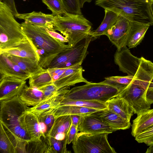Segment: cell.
<instances>
[{"label":"cell","mask_w":153,"mask_h":153,"mask_svg":"<svg viewBox=\"0 0 153 153\" xmlns=\"http://www.w3.org/2000/svg\"><path fill=\"white\" fill-rule=\"evenodd\" d=\"M153 78V66L144 62L140 63L131 82L122 88L116 97L125 99L138 115L150 109L147 102L146 91Z\"/></svg>","instance_id":"6da1fadb"},{"label":"cell","mask_w":153,"mask_h":153,"mask_svg":"<svg viewBox=\"0 0 153 153\" xmlns=\"http://www.w3.org/2000/svg\"><path fill=\"white\" fill-rule=\"evenodd\" d=\"M0 101V123L15 138L18 145L27 144L31 140L26 129L25 118L29 108L22 101L19 95Z\"/></svg>","instance_id":"7a4b0ae2"},{"label":"cell","mask_w":153,"mask_h":153,"mask_svg":"<svg viewBox=\"0 0 153 153\" xmlns=\"http://www.w3.org/2000/svg\"><path fill=\"white\" fill-rule=\"evenodd\" d=\"M150 0H97L96 5L111 10L130 21L153 25Z\"/></svg>","instance_id":"3957f363"},{"label":"cell","mask_w":153,"mask_h":153,"mask_svg":"<svg viewBox=\"0 0 153 153\" xmlns=\"http://www.w3.org/2000/svg\"><path fill=\"white\" fill-rule=\"evenodd\" d=\"M23 31L33 44L36 49L44 51L46 56L47 68L52 60L60 53L71 47L51 36L46 28L33 25L25 22L21 24Z\"/></svg>","instance_id":"277c9868"},{"label":"cell","mask_w":153,"mask_h":153,"mask_svg":"<svg viewBox=\"0 0 153 153\" xmlns=\"http://www.w3.org/2000/svg\"><path fill=\"white\" fill-rule=\"evenodd\" d=\"M121 88L104 81L98 83L89 82L68 89L62 100L97 101L105 103L116 97Z\"/></svg>","instance_id":"5b68a950"},{"label":"cell","mask_w":153,"mask_h":153,"mask_svg":"<svg viewBox=\"0 0 153 153\" xmlns=\"http://www.w3.org/2000/svg\"><path fill=\"white\" fill-rule=\"evenodd\" d=\"M92 24L82 14L67 13L63 15L54 16V30L60 32L68 40L72 47L89 35Z\"/></svg>","instance_id":"8992f818"},{"label":"cell","mask_w":153,"mask_h":153,"mask_svg":"<svg viewBox=\"0 0 153 153\" xmlns=\"http://www.w3.org/2000/svg\"><path fill=\"white\" fill-rule=\"evenodd\" d=\"M10 8L0 1V52L14 47L28 38Z\"/></svg>","instance_id":"52a82bcc"},{"label":"cell","mask_w":153,"mask_h":153,"mask_svg":"<svg viewBox=\"0 0 153 153\" xmlns=\"http://www.w3.org/2000/svg\"><path fill=\"white\" fill-rule=\"evenodd\" d=\"M108 133H77L72 141L75 153H116L108 140Z\"/></svg>","instance_id":"ba28073f"},{"label":"cell","mask_w":153,"mask_h":153,"mask_svg":"<svg viewBox=\"0 0 153 153\" xmlns=\"http://www.w3.org/2000/svg\"><path fill=\"white\" fill-rule=\"evenodd\" d=\"M92 38L89 35L60 53L47 68H68L81 66L87 54L88 46Z\"/></svg>","instance_id":"9c48e42d"},{"label":"cell","mask_w":153,"mask_h":153,"mask_svg":"<svg viewBox=\"0 0 153 153\" xmlns=\"http://www.w3.org/2000/svg\"><path fill=\"white\" fill-rule=\"evenodd\" d=\"M130 25V21L119 16L116 23L105 35L116 47L118 51L127 46Z\"/></svg>","instance_id":"30bf717a"},{"label":"cell","mask_w":153,"mask_h":153,"mask_svg":"<svg viewBox=\"0 0 153 153\" xmlns=\"http://www.w3.org/2000/svg\"><path fill=\"white\" fill-rule=\"evenodd\" d=\"M114 56L115 63L120 71L128 75L134 76L140 64V58L133 56L127 47L120 51L117 50Z\"/></svg>","instance_id":"8fae6325"},{"label":"cell","mask_w":153,"mask_h":153,"mask_svg":"<svg viewBox=\"0 0 153 153\" xmlns=\"http://www.w3.org/2000/svg\"><path fill=\"white\" fill-rule=\"evenodd\" d=\"M77 128L78 131L91 134H110L116 131L91 114L80 116Z\"/></svg>","instance_id":"7c38bea8"},{"label":"cell","mask_w":153,"mask_h":153,"mask_svg":"<svg viewBox=\"0 0 153 153\" xmlns=\"http://www.w3.org/2000/svg\"><path fill=\"white\" fill-rule=\"evenodd\" d=\"M26 85L25 80L10 77L0 78V101L19 95Z\"/></svg>","instance_id":"4fadbf2b"},{"label":"cell","mask_w":153,"mask_h":153,"mask_svg":"<svg viewBox=\"0 0 153 153\" xmlns=\"http://www.w3.org/2000/svg\"><path fill=\"white\" fill-rule=\"evenodd\" d=\"M83 69L81 66L67 68L59 79L53 83L58 90L69 89L76 84L80 82L89 83L82 75Z\"/></svg>","instance_id":"5bb4252c"},{"label":"cell","mask_w":153,"mask_h":153,"mask_svg":"<svg viewBox=\"0 0 153 153\" xmlns=\"http://www.w3.org/2000/svg\"><path fill=\"white\" fill-rule=\"evenodd\" d=\"M91 114L116 131L126 129L131 126L130 122L124 119L111 110H100Z\"/></svg>","instance_id":"9a60e30c"},{"label":"cell","mask_w":153,"mask_h":153,"mask_svg":"<svg viewBox=\"0 0 153 153\" xmlns=\"http://www.w3.org/2000/svg\"><path fill=\"white\" fill-rule=\"evenodd\" d=\"M31 75L22 71L5 54L0 53V78L7 77L26 80Z\"/></svg>","instance_id":"2e32d148"},{"label":"cell","mask_w":153,"mask_h":153,"mask_svg":"<svg viewBox=\"0 0 153 153\" xmlns=\"http://www.w3.org/2000/svg\"><path fill=\"white\" fill-rule=\"evenodd\" d=\"M15 16L20 19L24 20L25 22L27 23L43 27L49 30L54 31L53 27L54 16L52 14L33 11L28 13H19Z\"/></svg>","instance_id":"e0dca14e"},{"label":"cell","mask_w":153,"mask_h":153,"mask_svg":"<svg viewBox=\"0 0 153 153\" xmlns=\"http://www.w3.org/2000/svg\"><path fill=\"white\" fill-rule=\"evenodd\" d=\"M68 89H60L51 97L44 100L35 106L29 108L27 111L37 116L51 108L58 107L64 96Z\"/></svg>","instance_id":"ac0fdd59"},{"label":"cell","mask_w":153,"mask_h":153,"mask_svg":"<svg viewBox=\"0 0 153 153\" xmlns=\"http://www.w3.org/2000/svg\"><path fill=\"white\" fill-rule=\"evenodd\" d=\"M0 52V53L30 59L39 62V60L34 45L28 39L17 46Z\"/></svg>","instance_id":"d6986e66"},{"label":"cell","mask_w":153,"mask_h":153,"mask_svg":"<svg viewBox=\"0 0 153 153\" xmlns=\"http://www.w3.org/2000/svg\"><path fill=\"white\" fill-rule=\"evenodd\" d=\"M108 108L126 120L130 122L134 113L128 103L124 98L115 97L106 102Z\"/></svg>","instance_id":"ffe728a7"},{"label":"cell","mask_w":153,"mask_h":153,"mask_svg":"<svg viewBox=\"0 0 153 153\" xmlns=\"http://www.w3.org/2000/svg\"><path fill=\"white\" fill-rule=\"evenodd\" d=\"M131 25L126 45L129 49L137 46L142 42L147 30L148 25L130 21Z\"/></svg>","instance_id":"44dd1931"},{"label":"cell","mask_w":153,"mask_h":153,"mask_svg":"<svg viewBox=\"0 0 153 153\" xmlns=\"http://www.w3.org/2000/svg\"><path fill=\"white\" fill-rule=\"evenodd\" d=\"M153 125V109H150L137 115L136 118L133 120L131 134L135 137Z\"/></svg>","instance_id":"7402d4cb"},{"label":"cell","mask_w":153,"mask_h":153,"mask_svg":"<svg viewBox=\"0 0 153 153\" xmlns=\"http://www.w3.org/2000/svg\"><path fill=\"white\" fill-rule=\"evenodd\" d=\"M5 54L22 71L30 74L31 76L45 69L40 65L37 61L28 58Z\"/></svg>","instance_id":"603a6c76"},{"label":"cell","mask_w":153,"mask_h":153,"mask_svg":"<svg viewBox=\"0 0 153 153\" xmlns=\"http://www.w3.org/2000/svg\"><path fill=\"white\" fill-rule=\"evenodd\" d=\"M25 120L26 129L31 141H41L43 136L40 128L38 117L27 111Z\"/></svg>","instance_id":"cb8c5ba5"},{"label":"cell","mask_w":153,"mask_h":153,"mask_svg":"<svg viewBox=\"0 0 153 153\" xmlns=\"http://www.w3.org/2000/svg\"><path fill=\"white\" fill-rule=\"evenodd\" d=\"M19 96L22 101L27 106H35L45 99L42 91L26 85Z\"/></svg>","instance_id":"d4e9b609"},{"label":"cell","mask_w":153,"mask_h":153,"mask_svg":"<svg viewBox=\"0 0 153 153\" xmlns=\"http://www.w3.org/2000/svg\"><path fill=\"white\" fill-rule=\"evenodd\" d=\"M0 126V150L2 153H16L18 145L15 138L5 129L2 124Z\"/></svg>","instance_id":"484cf974"},{"label":"cell","mask_w":153,"mask_h":153,"mask_svg":"<svg viewBox=\"0 0 153 153\" xmlns=\"http://www.w3.org/2000/svg\"><path fill=\"white\" fill-rule=\"evenodd\" d=\"M104 18L100 26L96 30L91 31L89 35L93 37L105 35L106 32L116 22L119 15L114 12L105 9Z\"/></svg>","instance_id":"4316f807"},{"label":"cell","mask_w":153,"mask_h":153,"mask_svg":"<svg viewBox=\"0 0 153 153\" xmlns=\"http://www.w3.org/2000/svg\"><path fill=\"white\" fill-rule=\"evenodd\" d=\"M100 110L72 105H65L55 109V117L63 115H78L80 116L91 114Z\"/></svg>","instance_id":"83f0119b"},{"label":"cell","mask_w":153,"mask_h":153,"mask_svg":"<svg viewBox=\"0 0 153 153\" xmlns=\"http://www.w3.org/2000/svg\"><path fill=\"white\" fill-rule=\"evenodd\" d=\"M71 124V115H63L55 117L53 124L47 133L46 136L54 137L59 133H64L67 135Z\"/></svg>","instance_id":"f1b7e54d"},{"label":"cell","mask_w":153,"mask_h":153,"mask_svg":"<svg viewBox=\"0 0 153 153\" xmlns=\"http://www.w3.org/2000/svg\"><path fill=\"white\" fill-rule=\"evenodd\" d=\"M53 82L48 68L31 76L29 79V86L38 89Z\"/></svg>","instance_id":"f546056e"},{"label":"cell","mask_w":153,"mask_h":153,"mask_svg":"<svg viewBox=\"0 0 153 153\" xmlns=\"http://www.w3.org/2000/svg\"><path fill=\"white\" fill-rule=\"evenodd\" d=\"M65 105H75L91 108L98 110L108 109L105 103L97 101L62 100L59 106Z\"/></svg>","instance_id":"4dcf8cb0"},{"label":"cell","mask_w":153,"mask_h":153,"mask_svg":"<svg viewBox=\"0 0 153 153\" xmlns=\"http://www.w3.org/2000/svg\"><path fill=\"white\" fill-rule=\"evenodd\" d=\"M42 1L54 16H61L67 13L61 0H42Z\"/></svg>","instance_id":"1f68e13d"},{"label":"cell","mask_w":153,"mask_h":153,"mask_svg":"<svg viewBox=\"0 0 153 153\" xmlns=\"http://www.w3.org/2000/svg\"><path fill=\"white\" fill-rule=\"evenodd\" d=\"M48 145V153H68L64 140H58L52 137H46Z\"/></svg>","instance_id":"d6a6232c"},{"label":"cell","mask_w":153,"mask_h":153,"mask_svg":"<svg viewBox=\"0 0 153 153\" xmlns=\"http://www.w3.org/2000/svg\"><path fill=\"white\" fill-rule=\"evenodd\" d=\"M134 76H116L105 78L104 82L116 85L120 88H122L128 85L132 81Z\"/></svg>","instance_id":"836d02e7"},{"label":"cell","mask_w":153,"mask_h":153,"mask_svg":"<svg viewBox=\"0 0 153 153\" xmlns=\"http://www.w3.org/2000/svg\"><path fill=\"white\" fill-rule=\"evenodd\" d=\"M135 139L139 143H144L149 146L153 145V125L140 134Z\"/></svg>","instance_id":"e575fe53"},{"label":"cell","mask_w":153,"mask_h":153,"mask_svg":"<svg viewBox=\"0 0 153 153\" xmlns=\"http://www.w3.org/2000/svg\"><path fill=\"white\" fill-rule=\"evenodd\" d=\"M66 11L69 13L82 14L80 0H61Z\"/></svg>","instance_id":"d590c367"},{"label":"cell","mask_w":153,"mask_h":153,"mask_svg":"<svg viewBox=\"0 0 153 153\" xmlns=\"http://www.w3.org/2000/svg\"><path fill=\"white\" fill-rule=\"evenodd\" d=\"M55 109L53 108L50 109L38 116L39 121L44 123L47 126V132L50 129L54 122Z\"/></svg>","instance_id":"8d00e7d4"},{"label":"cell","mask_w":153,"mask_h":153,"mask_svg":"<svg viewBox=\"0 0 153 153\" xmlns=\"http://www.w3.org/2000/svg\"><path fill=\"white\" fill-rule=\"evenodd\" d=\"M38 89L43 93L45 99L52 96L59 90L53 83L40 88Z\"/></svg>","instance_id":"74e56055"},{"label":"cell","mask_w":153,"mask_h":153,"mask_svg":"<svg viewBox=\"0 0 153 153\" xmlns=\"http://www.w3.org/2000/svg\"><path fill=\"white\" fill-rule=\"evenodd\" d=\"M78 132L77 127L72 123L67 134V144H69L75 139Z\"/></svg>","instance_id":"f35d334b"},{"label":"cell","mask_w":153,"mask_h":153,"mask_svg":"<svg viewBox=\"0 0 153 153\" xmlns=\"http://www.w3.org/2000/svg\"><path fill=\"white\" fill-rule=\"evenodd\" d=\"M46 30L48 33L53 37L63 43H68V39L60 33L55 31L49 30L47 28H46Z\"/></svg>","instance_id":"ab89813d"},{"label":"cell","mask_w":153,"mask_h":153,"mask_svg":"<svg viewBox=\"0 0 153 153\" xmlns=\"http://www.w3.org/2000/svg\"><path fill=\"white\" fill-rule=\"evenodd\" d=\"M146 97L149 104L151 105L153 103V83H150L146 91Z\"/></svg>","instance_id":"60d3db41"},{"label":"cell","mask_w":153,"mask_h":153,"mask_svg":"<svg viewBox=\"0 0 153 153\" xmlns=\"http://www.w3.org/2000/svg\"><path fill=\"white\" fill-rule=\"evenodd\" d=\"M7 5L11 9L14 16L19 13L16 7L14 0H1Z\"/></svg>","instance_id":"b9f144b4"},{"label":"cell","mask_w":153,"mask_h":153,"mask_svg":"<svg viewBox=\"0 0 153 153\" xmlns=\"http://www.w3.org/2000/svg\"><path fill=\"white\" fill-rule=\"evenodd\" d=\"M67 135L64 133H59L56 134L54 137L56 140L62 141L65 140L67 142Z\"/></svg>","instance_id":"7bdbcfd3"},{"label":"cell","mask_w":153,"mask_h":153,"mask_svg":"<svg viewBox=\"0 0 153 153\" xmlns=\"http://www.w3.org/2000/svg\"><path fill=\"white\" fill-rule=\"evenodd\" d=\"M80 116L76 115H71L72 124L77 127Z\"/></svg>","instance_id":"ee69618b"},{"label":"cell","mask_w":153,"mask_h":153,"mask_svg":"<svg viewBox=\"0 0 153 153\" xmlns=\"http://www.w3.org/2000/svg\"><path fill=\"white\" fill-rule=\"evenodd\" d=\"M92 0H80V5L81 8L83 7L84 3L86 2L90 3L91 2Z\"/></svg>","instance_id":"f6af8a7d"},{"label":"cell","mask_w":153,"mask_h":153,"mask_svg":"<svg viewBox=\"0 0 153 153\" xmlns=\"http://www.w3.org/2000/svg\"><path fill=\"white\" fill-rule=\"evenodd\" d=\"M146 153H153V145L150 146L147 149Z\"/></svg>","instance_id":"bcb514c9"},{"label":"cell","mask_w":153,"mask_h":153,"mask_svg":"<svg viewBox=\"0 0 153 153\" xmlns=\"http://www.w3.org/2000/svg\"><path fill=\"white\" fill-rule=\"evenodd\" d=\"M150 4L151 12L153 16V0H150Z\"/></svg>","instance_id":"7dc6e473"},{"label":"cell","mask_w":153,"mask_h":153,"mask_svg":"<svg viewBox=\"0 0 153 153\" xmlns=\"http://www.w3.org/2000/svg\"><path fill=\"white\" fill-rule=\"evenodd\" d=\"M151 83H153V78L152 79V81L151 82Z\"/></svg>","instance_id":"c3c4849f"},{"label":"cell","mask_w":153,"mask_h":153,"mask_svg":"<svg viewBox=\"0 0 153 153\" xmlns=\"http://www.w3.org/2000/svg\"><path fill=\"white\" fill-rule=\"evenodd\" d=\"M95 0L96 1V0Z\"/></svg>","instance_id":"681fc988"},{"label":"cell","mask_w":153,"mask_h":153,"mask_svg":"<svg viewBox=\"0 0 153 153\" xmlns=\"http://www.w3.org/2000/svg\"></svg>","instance_id":"f907efd6"}]
</instances>
